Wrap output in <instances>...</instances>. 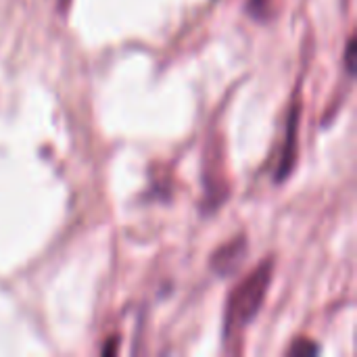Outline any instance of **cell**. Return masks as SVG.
I'll return each mask as SVG.
<instances>
[{"mask_svg": "<svg viewBox=\"0 0 357 357\" xmlns=\"http://www.w3.org/2000/svg\"><path fill=\"white\" fill-rule=\"evenodd\" d=\"M272 259H266L234 289L226 310V335L245 328L257 316L272 282Z\"/></svg>", "mask_w": 357, "mask_h": 357, "instance_id": "6da1fadb", "label": "cell"}, {"mask_svg": "<svg viewBox=\"0 0 357 357\" xmlns=\"http://www.w3.org/2000/svg\"><path fill=\"white\" fill-rule=\"evenodd\" d=\"M247 257V238L245 236H236L234 241L222 245L213 257H211V270L218 276H232L241 270L243 261Z\"/></svg>", "mask_w": 357, "mask_h": 357, "instance_id": "7a4b0ae2", "label": "cell"}, {"mask_svg": "<svg viewBox=\"0 0 357 357\" xmlns=\"http://www.w3.org/2000/svg\"><path fill=\"white\" fill-rule=\"evenodd\" d=\"M297 130H299V107H293L291 115H289V126H287V138H284V149H282V157L276 169V180L282 182L289 178V174L295 167L297 161Z\"/></svg>", "mask_w": 357, "mask_h": 357, "instance_id": "3957f363", "label": "cell"}, {"mask_svg": "<svg viewBox=\"0 0 357 357\" xmlns=\"http://www.w3.org/2000/svg\"><path fill=\"white\" fill-rule=\"evenodd\" d=\"M291 357H312L320 354V347L314 343V341H307V339H299L291 345V349L287 351Z\"/></svg>", "mask_w": 357, "mask_h": 357, "instance_id": "277c9868", "label": "cell"}, {"mask_svg": "<svg viewBox=\"0 0 357 357\" xmlns=\"http://www.w3.org/2000/svg\"><path fill=\"white\" fill-rule=\"evenodd\" d=\"M356 48L357 40L356 36H351L349 42H347V48H345V65H347L349 75H356Z\"/></svg>", "mask_w": 357, "mask_h": 357, "instance_id": "5b68a950", "label": "cell"}, {"mask_svg": "<svg viewBox=\"0 0 357 357\" xmlns=\"http://www.w3.org/2000/svg\"><path fill=\"white\" fill-rule=\"evenodd\" d=\"M266 8H268V0H249V10L255 17H261Z\"/></svg>", "mask_w": 357, "mask_h": 357, "instance_id": "8992f818", "label": "cell"}, {"mask_svg": "<svg viewBox=\"0 0 357 357\" xmlns=\"http://www.w3.org/2000/svg\"><path fill=\"white\" fill-rule=\"evenodd\" d=\"M115 351H117V339H111V341H109V345H105L102 356H113Z\"/></svg>", "mask_w": 357, "mask_h": 357, "instance_id": "52a82bcc", "label": "cell"}]
</instances>
